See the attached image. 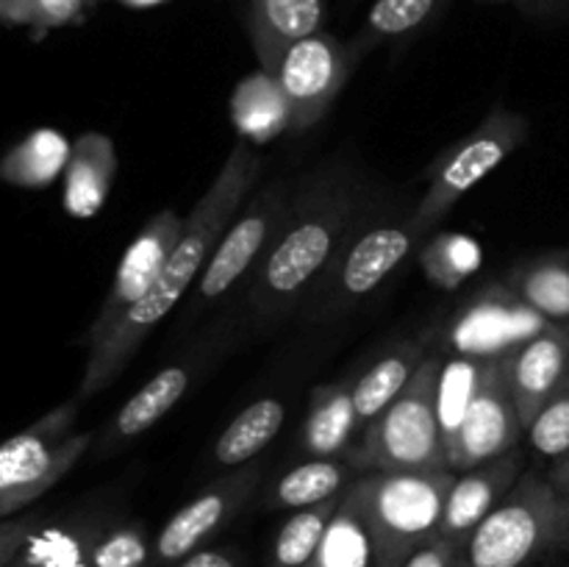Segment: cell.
I'll return each instance as SVG.
<instances>
[{"instance_id":"cell-17","label":"cell","mask_w":569,"mask_h":567,"mask_svg":"<svg viewBox=\"0 0 569 567\" xmlns=\"http://www.w3.org/2000/svg\"><path fill=\"white\" fill-rule=\"evenodd\" d=\"M192 367L189 365H167L156 372L150 381H144L142 387L133 392V398H128L126 404L117 409V415L94 434L92 454L94 459H106V456H114L117 450L128 448L133 439L142 437L144 431L156 426L161 417L170 415L181 398L187 395L189 384H192Z\"/></svg>"},{"instance_id":"cell-29","label":"cell","mask_w":569,"mask_h":567,"mask_svg":"<svg viewBox=\"0 0 569 567\" xmlns=\"http://www.w3.org/2000/svg\"><path fill=\"white\" fill-rule=\"evenodd\" d=\"M345 495H337L331 500H322L317 506H306L289 515V520L278 528L276 545H272L270 567H306L315 561L320 550L322 537L331 526L333 515L342 506Z\"/></svg>"},{"instance_id":"cell-34","label":"cell","mask_w":569,"mask_h":567,"mask_svg":"<svg viewBox=\"0 0 569 567\" xmlns=\"http://www.w3.org/2000/svg\"><path fill=\"white\" fill-rule=\"evenodd\" d=\"M87 0H6L0 9V22L28 26L31 31L44 33L81 20Z\"/></svg>"},{"instance_id":"cell-14","label":"cell","mask_w":569,"mask_h":567,"mask_svg":"<svg viewBox=\"0 0 569 567\" xmlns=\"http://www.w3.org/2000/svg\"><path fill=\"white\" fill-rule=\"evenodd\" d=\"M261 484L259 465H242L198 493L161 526L153 539V559L159 567H172L183 556L203 548L209 537L226 528L248 506Z\"/></svg>"},{"instance_id":"cell-6","label":"cell","mask_w":569,"mask_h":567,"mask_svg":"<svg viewBox=\"0 0 569 567\" xmlns=\"http://www.w3.org/2000/svg\"><path fill=\"white\" fill-rule=\"evenodd\" d=\"M439 367L442 354L431 350L409 387L361 428L359 439L348 450V461L356 470H450L437 417Z\"/></svg>"},{"instance_id":"cell-39","label":"cell","mask_w":569,"mask_h":567,"mask_svg":"<svg viewBox=\"0 0 569 567\" xmlns=\"http://www.w3.org/2000/svg\"><path fill=\"white\" fill-rule=\"evenodd\" d=\"M515 6H520V9H548V6L559 3V0H511Z\"/></svg>"},{"instance_id":"cell-10","label":"cell","mask_w":569,"mask_h":567,"mask_svg":"<svg viewBox=\"0 0 569 567\" xmlns=\"http://www.w3.org/2000/svg\"><path fill=\"white\" fill-rule=\"evenodd\" d=\"M356 67L359 64L348 42L328 31H317L289 44L270 72L287 103L289 131L306 133L320 126Z\"/></svg>"},{"instance_id":"cell-28","label":"cell","mask_w":569,"mask_h":567,"mask_svg":"<svg viewBox=\"0 0 569 567\" xmlns=\"http://www.w3.org/2000/svg\"><path fill=\"white\" fill-rule=\"evenodd\" d=\"M315 567H378L370 528H367L350 489L345 493L342 506L322 537Z\"/></svg>"},{"instance_id":"cell-15","label":"cell","mask_w":569,"mask_h":567,"mask_svg":"<svg viewBox=\"0 0 569 567\" xmlns=\"http://www.w3.org/2000/svg\"><path fill=\"white\" fill-rule=\"evenodd\" d=\"M526 472V454L522 448L509 450L503 456L456 472V481L445 500L439 537L465 543L489 515L500 506V500L515 489Z\"/></svg>"},{"instance_id":"cell-23","label":"cell","mask_w":569,"mask_h":567,"mask_svg":"<svg viewBox=\"0 0 569 567\" xmlns=\"http://www.w3.org/2000/svg\"><path fill=\"white\" fill-rule=\"evenodd\" d=\"M450 3L453 0H376L356 37L348 42L356 64H361L376 48L415 39L417 33L431 28L450 9Z\"/></svg>"},{"instance_id":"cell-11","label":"cell","mask_w":569,"mask_h":567,"mask_svg":"<svg viewBox=\"0 0 569 567\" xmlns=\"http://www.w3.org/2000/svg\"><path fill=\"white\" fill-rule=\"evenodd\" d=\"M292 187L295 183L287 178H272L264 189L244 200L200 272L192 295L194 309H206L226 298L242 278H250L281 222Z\"/></svg>"},{"instance_id":"cell-36","label":"cell","mask_w":569,"mask_h":567,"mask_svg":"<svg viewBox=\"0 0 569 567\" xmlns=\"http://www.w3.org/2000/svg\"><path fill=\"white\" fill-rule=\"evenodd\" d=\"M459 548L461 543H456V539L437 537L433 543H428L426 548L417 550L411 559H406L400 567H453Z\"/></svg>"},{"instance_id":"cell-25","label":"cell","mask_w":569,"mask_h":567,"mask_svg":"<svg viewBox=\"0 0 569 567\" xmlns=\"http://www.w3.org/2000/svg\"><path fill=\"white\" fill-rule=\"evenodd\" d=\"M506 284L548 322H569V250H548L520 261Z\"/></svg>"},{"instance_id":"cell-32","label":"cell","mask_w":569,"mask_h":567,"mask_svg":"<svg viewBox=\"0 0 569 567\" xmlns=\"http://www.w3.org/2000/svg\"><path fill=\"white\" fill-rule=\"evenodd\" d=\"M153 543L142 523L117 520L111 517L109 526L98 537L92 548L89 567H153Z\"/></svg>"},{"instance_id":"cell-1","label":"cell","mask_w":569,"mask_h":567,"mask_svg":"<svg viewBox=\"0 0 569 567\" xmlns=\"http://www.w3.org/2000/svg\"><path fill=\"white\" fill-rule=\"evenodd\" d=\"M372 203L376 192L350 156L339 153L306 172L292 187L281 222L248 278L250 311L261 322H278L303 309Z\"/></svg>"},{"instance_id":"cell-21","label":"cell","mask_w":569,"mask_h":567,"mask_svg":"<svg viewBox=\"0 0 569 567\" xmlns=\"http://www.w3.org/2000/svg\"><path fill=\"white\" fill-rule=\"evenodd\" d=\"M431 350L428 337L400 339L392 348L383 350L361 376L353 378V406L359 431L409 387V381Z\"/></svg>"},{"instance_id":"cell-4","label":"cell","mask_w":569,"mask_h":567,"mask_svg":"<svg viewBox=\"0 0 569 567\" xmlns=\"http://www.w3.org/2000/svg\"><path fill=\"white\" fill-rule=\"evenodd\" d=\"M569 550V498L526 470L498 509L461 543L453 567H537Z\"/></svg>"},{"instance_id":"cell-33","label":"cell","mask_w":569,"mask_h":567,"mask_svg":"<svg viewBox=\"0 0 569 567\" xmlns=\"http://www.w3.org/2000/svg\"><path fill=\"white\" fill-rule=\"evenodd\" d=\"M526 439L533 454L548 459L550 465L569 454V381L561 384L537 411L531 426L526 428Z\"/></svg>"},{"instance_id":"cell-12","label":"cell","mask_w":569,"mask_h":567,"mask_svg":"<svg viewBox=\"0 0 569 567\" xmlns=\"http://www.w3.org/2000/svg\"><path fill=\"white\" fill-rule=\"evenodd\" d=\"M522 439H526V426H522L515 392H511L509 354L487 359V370H483L470 411L456 437L445 445L448 467L456 472L470 470L495 456L520 448Z\"/></svg>"},{"instance_id":"cell-31","label":"cell","mask_w":569,"mask_h":567,"mask_svg":"<svg viewBox=\"0 0 569 567\" xmlns=\"http://www.w3.org/2000/svg\"><path fill=\"white\" fill-rule=\"evenodd\" d=\"M420 265L433 287L453 289L481 265V248L465 233H439L420 248Z\"/></svg>"},{"instance_id":"cell-20","label":"cell","mask_w":569,"mask_h":567,"mask_svg":"<svg viewBox=\"0 0 569 567\" xmlns=\"http://www.w3.org/2000/svg\"><path fill=\"white\" fill-rule=\"evenodd\" d=\"M353 406V378L317 384L300 426L298 442L309 456H348L359 439Z\"/></svg>"},{"instance_id":"cell-42","label":"cell","mask_w":569,"mask_h":567,"mask_svg":"<svg viewBox=\"0 0 569 567\" xmlns=\"http://www.w3.org/2000/svg\"><path fill=\"white\" fill-rule=\"evenodd\" d=\"M3 3H6V0H0V9H3Z\"/></svg>"},{"instance_id":"cell-41","label":"cell","mask_w":569,"mask_h":567,"mask_svg":"<svg viewBox=\"0 0 569 567\" xmlns=\"http://www.w3.org/2000/svg\"><path fill=\"white\" fill-rule=\"evenodd\" d=\"M481 3H511V0H481Z\"/></svg>"},{"instance_id":"cell-5","label":"cell","mask_w":569,"mask_h":567,"mask_svg":"<svg viewBox=\"0 0 569 567\" xmlns=\"http://www.w3.org/2000/svg\"><path fill=\"white\" fill-rule=\"evenodd\" d=\"M453 481L456 470H389L356 478L350 495L370 528L378 567H400L439 537Z\"/></svg>"},{"instance_id":"cell-18","label":"cell","mask_w":569,"mask_h":567,"mask_svg":"<svg viewBox=\"0 0 569 567\" xmlns=\"http://www.w3.org/2000/svg\"><path fill=\"white\" fill-rule=\"evenodd\" d=\"M111 515L103 509H78L44 520L6 567H89L92 548Z\"/></svg>"},{"instance_id":"cell-3","label":"cell","mask_w":569,"mask_h":567,"mask_svg":"<svg viewBox=\"0 0 569 567\" xmlns=\"http://www.w3.org/2000/svg\"><path fill=\"white\" fill-rule=\"evenodd\" d=\"M422 237L426 233L415 222V209L383 211L372 203L311 289L300 309L306 320L333 322L359 309L392 272L406 265V259L422 245Z\"/></svg>"},{"instance_id":"cell-2","label":"cell","mask_w":569,"mask_h":567,"mask_svg":"<svg viewBox=\"0 0 569 567\" xmlns=\"http://www.w3.org/2000/svg\"><path fill=\"white\" fill-rule=\"evenodd\" d=\"M259 176L261 156L239 139L217 170L211 187L200 195L189 217H183L181 239L172 248L170 259H167L164 270L156 278L150 292L98 345L87 350V365H83L81 384L76 389L78 400L103 392L111 381L120 378V372L137 356L150 331L176 309L183 292L198 281L211 250L226 233L228 222L237 217L244 200L250 198V189L256 187Z\"/></svg>"},{"instance_id":"cell-44","label":"cell","mask_w":569,"mask_h":567,"mask_svg":"<svg viewBox=\"0 0 569 567\" xmlns=\"http://www.w3.org/2000/svg\"><path fill=\"white\" fill-rule=\"evenodd\" d=\"M567 381H569V372H567Z\"/></svg>"},{"instance_id":"cell-22","label":"cell","mask_w":569,"mask_h":567,"mask_svg":"<svg viewBox=\"0 0 569 567\" xmlns=\"http://www.w3.org/2000/svg\"><path fill=\"white\" fill-rule=\"evenodd\" d=\"M114 176V142L100 131L81 133L64 167V209L72 217H92L109 198Z\"/></svg>"},{"instance_id":"cell-24","label":"cell","mask_w":569,"mask_h":567,"mask_svg":"<svg viewBox=\"0 0 569 567\" xmlns=\"http://www.w3.org/2000/svg\"><path fill=\"white\" fill-rule=\"evenodd\" d=\"M356 478L359 470L350 465L348 456H309L276 478L267 493V506L287 511L317 506L348 493Z\"/></svg>"},{"instance_id":"cell-26","label":"cell","mask_w":569,"mask_h":567,"mask_svg":"<svg viewBox=\"0 0 569 567\" xmlns=\"http://www.w3.org/2000/svg\"><path fill=\"white\" fill-rule=\"evenodd\" d=\"M283 420H287V406H283L281 398L253 400L217 437L211 456L220 467L248 465L253 456H259L278 437Z\"/></svg>"},{"instance_id":"cell-8","label":"cell","mask_w":569,"mask_h":567,"mask_svg":"<svg viewBox=\"0 0 569 567\" xmlns=\"http://www.w3.org/2000/svg\"><path fill=\"white\" fill-rule=\"evenodd\" d=\"M528 133L531 122L526 117L495 106L467 137L445 148L426 170V192L415 206V222L420 231L428 233L437 228L467 192H472L526 145Z\"/></svg>"},{"instance_id":"cell-40","label":"cell","mask_w":569,"mask_h":567,"mask_svg":"<svg viewBox=\"0 0 569 567\" xmlns=\"http://www.w3.org/2000/svg\"><path fill=\"white\" fill-rule=\"evenodd\" d=\"M117 3L128 6V9H153V6L167 3V0H117Z\"/></svg>"},{"instance_id":"cell-19","label":"cell","mask_w":569,"mask_h":567,"mask_svg":"<svg viewBox=\"0 0 569 567\" xmlns=\"http://www.w3.org/2000/svg\"><path fill=\"white\" fill-rule=\"evenodd\" d=\"M326 0H248L244 28L261 70H276L278 59L298 39L322 31Z\"/></svg>"},{"instance_id":"cell-30","label":"cell","mask_w":569,"mask_h":567,"mask_svg":"<svg viewBox=\"0 0 569 567\" xmlns=\"http://www.w3.org/2000/svg\"><path fill=\"white\" fill-rule=\"evenodd\" d=\"M487 359H470V356H442L437 378V417L442 426L445 445L456 437L470 411L472 398L481 387Z\"/></svg>"},{"instance_id":"cell-9","label":"cell","mask_w":569,"mask_h":567,"mask_svg":"<svg viewBox=\"0 0 569 567\" xmlns=\"http://www.w3.org/2000/svg\"><path fill=\"white\" fill-rule=\"evenodd\" d=\"M548 326L506 281L476 289L459 309L437 328L431 348L442 356L498 359L537 337Z\"/></svg>"},{"instance_id":"cell-16","label":"cell","mask_w":569,"mask_h":567,"mask_svg":"<svg viewBox=\"0 0 569 567\" xmlns=\"http://www.w3.org/2000/svg\"><path fill=\"white\" fill-rule=\"evenodd\" d=\"M569 322H548L537 337L509 354V381L522 426H531L550 395L567 381Z\"/></svg>"},{"instance_id":"cell-43","label":"cell","mask_w":569,"mask_h":567,"mask_svg":"<svg viewBox=\"0 0 569 567\" xmlns=\"http://www.w3.org/2000/svg\"><path fill=\"white\" fill-rule=\"evenodd\" d=\"M306 567H315V561H311V565H306Z\"/></svg>"},{"instance_id":"cell-13","label":"cell","mask_w":569,"mask_h":567,"mask_svg":"<svg viewBox=\"0 0 569 567\" xmlns=\"http://www.w3.org/2000/svg\"><path fill=\"white\" fill-rule=\"evenodd\" d=\"M183 231V217L172 209H161L150 217L142 226V231L133 237L128 250L122 253L120 265H117L111 287L106 292L103 304H100L98 315L89 322L87 334H83V345L87 350L98 345L144 295L156 284V278L164 270L167 259H170L172 248L178 245Z\"/></svg>"},{"instance_id":"cell-37","label":"cell","mask_w":569,"mask_h":567,"mask_svg":"<svg viewBox=\"0 0 569 567\" xmlns=\"http://www.w3.org/2000/svg\"><path fill=\"white\" fill-rule=\"evenodd\" d=\"M172 567H237V561H233L228 554H222V550L200 548L194 550V554L183 556V559Z\"/></svg>"},{"instance_id":"cell-27","label":"cell","mask_w":569,"mask_h":567,"mask_svg":"<svg viewBox=\"0 0 569 567\" xmlns=\"http://www.w3.org/2000/svg\"><path fill=\"white\" fill-rule=\"evenodd\" d=\"M70 150L72 145L59 131L39 128L0 159V181L11 187H44L64 170Z\"/></svg>"},{"instance_id":"cell-35","label":"cell","mask_w":569,"mask_h":567,"mask_svg":"<svg viewBox=\"0 0 569 567\" xmlns=\"http://www.w3.org/2000/svg\"><path fill=\"white\" fill-rule=\"evenodd\" d=\"M48 517L42 511H22V515L0 520V567L9 565L17 556V550L28 543L33 531H37Z\"/></svg>"},{"instance_id":"cell-38","label":"cell","mask_w":569,"mask_h":567,"mask_svg":"<svg viewBox=\"0 0 569 567\" xmlns=\"http://www.w3.org/2000/svg\"><path fill=\"white\" fill-rule=\"evenodd\" d=\"M545 478L553 484V489H559L561 495L569 498V454L561 456L559 461H553V465L548 467V472H545Z\"/></svg>"},{"instance_id":"cell-7","label":"cell","mask_w":569,"mask_h":567,"mask_svg":"<svg viewBox=\"0 0 569 567\" xmlns=\"http://www.w3.org/2000/svg\"><path fill=\"white\" fill-rule=\"evenodd\" d=\"M78 404L67 400L0 442V520L22 515L92 450V431H72Z\"/></svg>"}]
</instances>
